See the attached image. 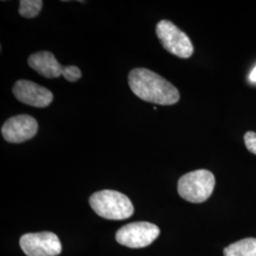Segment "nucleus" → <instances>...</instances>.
I'll return each mask as SVG.
<instances>
[{
    "mask_svg": "<svg viewBox=\"0 0 256 256\" xmlns=\"http://www.w3.org/2000/svg\"><path fill=\"white\" fill-rule=\"evenodd\" d=\"M12 93L19 102L39 108L48 106L54 100L52 92L28 80H18L12 88Z\"/></svg>",
    "mask_w": 256,
    "mask_h": 256,
    "instance_id": "8",
    "label": "nucleus"
},
{
    "mask_svg": "<svg viewBox=\"0 0 256 256\" xmlns=\"http://www.w3.org/2000/svg\"><path fill=\"white\" fill-rule=\"evenodd\" d=\"M19 4V14L26 18L37 16L43 7V1L41 0H21Z\"/></svg>",
    "mask_w": 256,
    "mask_h": 256,
    "instance_id": "11",
    "label": "nucleus"
},
{
    "mask_svg": "<svg viewBox=\"0 0 256 256\" xmlns=\"http://www.w3.org/2000/svg\"><path fill=\"white\" fill-rule=\"evenodd\" d=\"M90 204L92 210L106 220H126L134 214V206L129 198L113 190H102L92 194Z\"/></svg>",
    "mask_w": 256,
    "mask_h": 256,
    "instance_id": "2",
    "label": "nucleus"
},
{
    "mask_svg": "<svg viewBox=\"0 0 256 256\" xmlns=\"http://www.w3.org/2000/svg\"><path fill=\"white\" fill-rule=\"evenodd\" d=\"M214 185V174L208 170L200 169L182 176L178 182V192L186 202L202 203L212 196Z\"/></svg>",
    "mask_w": 256,
    "mask_h": 256,
    "instance_id": "3",
    "label": "nucleus"
},
{
    "mask_svg": "<svg viewBox=\"0 0 256 256\" xmlns=\"http://www.w3.org/2000/svg\"><path fill=\"white\" fill-rule=\"evenodd\" d=\"M156 34L165 50L176 57L187 59L194 54L190 38L171 21H160L156 26Z\"/></svg>",
    "mask_w": 256,
    "mask_h": 256,
    "instance_id": "4",
    "label": "nucleus"
},
{
    "mask_svg": "<svg viewBox=\"0 0 256 256\" xmlns=\"http://www.w3.org/2000/svg\"><path fill=\"white\" fill-rule=\"evenodd\" d=\"M63 76L66 81L74 82L78 81L82 77V72L80 68L76 66H66L64 68V74Z\"/></svg>",
    "mask_w": 256,
    "mask_h": 256,
    "instance_id": "12",
    "label": "nucleus"
},
{
    "mask_svg": "<svg viewBox=\"0 0 256 256\" xmlns=\"http://www.w3.org/2000/svg\"><path fill=\"white\" fill-rule=\"evenodd\" d=\"M38 131L36 120L30 115H18L7 120L1 128L4 140L10 144H21L34 137Z\"/></svg>",
    "mask_w": 256,
    "mask_h": 256,
    "instance_id": "7",
    "label": "nucleus"
},
{
    "mask_svg": "<svg viewBox=\"0 0 256 256\" xmlns=\"http://www.w3.org/2000/svg\"><path fill=\"white\" fill-rule=\"evenodd\" d=\"M160 236V229L149 222H134L122 227L116 232L117 242L131 248H146Z\"/></svg>",
    "mask_w": 256,
    "mask_h": 256,
    "instance_id": "5",
    "label": "nucleus"
},
{
    "mask_svg": "<svg viewBox=\"0 0 256 256\" xmlns=\"http://www.w3.org/2000/svg\"><path fill=\"white\" fill-rule=\"evenodd\" d=\"M248 79L250 82H256V66L252 70V72L248 76Z\"/></svg>",
    "mask_w": 256,
    "mask_h": 256,
    "instance_id": "14",
    "label": "nucleus"
},
{
    "mask_svg": "<svg viewBox=\"0 0 256 256\" xmlns=\"http://www.w3.org/2000/svg\"><path fill=\"white\" fill-rule=\"evenodd\" d=\"M244 142L248 150L256 155V133L254 131H248L244 135Z\"/></svg>",
    "mask_w": 256,
    "mask_h": 256,
    "instance_id": "13",
    "label": "nucleus"
},
{
    "mask_svg": "<svg viewBox=\"0 0 256 256\" xmlns=\"http://www.w3.org/2000/svg\"><path fill=\"white\" fill-rule=\"evenodd\" d=\"M130 90L144 101L160 106H172L180 99L178 88L154 72L137 68L128 75Z\"/></svg>",
    "mask_w": 256,
    "mask_h": 256,
    "instance_id": "1",
    "label": "nucleus"
},
{
    "mask_svg": "<svg viewBox=\"0 0 256 256\" xmlns=\"http://www.w3.org/2000/svg\"><path fill=\"white\" fill-rule=\"evenodd\" d=\"M28 64L37 74L48 79L59 78L64 74L66 66L56 60L54 54L46 50L30 55L28 59Z\"/></svg>",
    "mask_w": 256,
    "mask_h": 256,
    "instance_id": "9",
    "label": "nucleus"
},
{
    "mask_svg": "<svg viewBox=\"0 0 256 256\" xmlns=\"http://www.w3.org/2000/svg\"><path fill=\"white\" fill-rule=\"evenodd\" d=\"M224 256H256V238H245L224 248Z\"/></svg>",
    "mask_w": 256,
    "mask_h": 256,
    "instance_id": "10",
    "label": "nucleus"
},
{
    "mask_svg": "<svg viewBox=\"0 0 256 256\" xmlns=\"http://www.w3.org/2000/svg\"><path fill=\"white\" fill-rule=\"evenodd\" d=\"M19 243L27 256H57L62 252V244L59 238L50 232L24 234Z\"/></svg>",
    "mask_w": 256,
    "mask_h": 256,
    "instance_id": "6",
    "label": "nucleus"
}]
</instances>
